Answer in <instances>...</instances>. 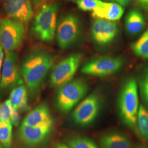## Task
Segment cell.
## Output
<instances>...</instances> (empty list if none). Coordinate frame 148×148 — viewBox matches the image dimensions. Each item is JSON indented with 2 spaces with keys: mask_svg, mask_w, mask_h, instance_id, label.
<instances>
[{
  "mask_svg": "<svg viewBox=\"0 0 148 148\" xmlns=\"http://www.w3.org/2000/svg\"><path fill=\"white\" fill-rule=\"evenodd\" d=\"M101 108V99L93 93L82 101L72 114V117L76 123L82 126L88 125L97 116Z\"/></svg>",
  "mask_w": 148,
  "mask_h": 148,
  "instance_id": "10",
  "label": "cell"
},
{
  "mask_svg": "<svg viewBox=\"0 0 148 148\" xmlns=\"http://www.w3.org/2000/svg\"><path fill=\"white\" fill-rule=\"evenodd\" d=\"M107 1H110L114 3H116L122 6L128 5L132 1V0H104Z\"/></svg>",
  "mask_w": 148,
  "mask_h": 148,
  "instance_id": "27",
  "label": "cell"
},
{
  "mask_svg": "<svg viewBox=\"0 0 148 148\" xmlns=\"http://www.w3.org/2000/svg\"><path fill=\"white\" fill-rule=\"evenodd\" d=\"M13 109L14 107L10 99L0 104V122H11V116Z\"/></svg>",
  "mask_w": 148,
  "mask_h": 148,
  "instance_id": "23",
  "label": "cell"
},
{
  "mask_svg": "<svg viewBox=\"0 0 148 148\" xmlns=\"http://www.w3.org/2000/svg\"><path fill=\"white\" fill-rule=\"evenodd\" d=\"M118 25L115 21L95 19L91 27V35L93 41L100 45L111 42L116 36Z\"/></svg>",
  "mask_w": 148,
  "mask_h": 148,
  "instance_id": "11",
  "label": "cell"
},
{
  "mask_svg": "<svg viewBox=\"0 0 148 148\" xmlns=\"http://www.w3.org/2000/svg\"><path fill=\"white\" fill-rule=\"evenodd\" d=\"M52 127H34L22 123L18 130V137L26 145L35 147L42 143L51 132Z\"/></svg>",
  "mask_w": 148,
  "mask_h": 148,
  "instance_id": "13",
  "label": "cell"
},
{
  "mask_svg": "<svg viewBox=\"0 0 148 148\" xmlns=\"http://www.w3.org/2000/svg\"><path fill=\"white\" fill-rule=\"evenodd\" d=\"M22 123L34 127H52L53 120L48 106L46 104L37 106L25 117Z\"/></svg>",
  "mask_w": 148,
  "mask_h": 148,
  "instance_id": "14",
  "label": "cell"
},
{
  "mask_svg": "<svg viewBox=\"0 0 148 148\" xmlns=\"http://www.w3.org/2000/svg\"><path fill=\"white\" fill-rule=\"evenodd\" d=\"M46 0H32V3L36 8H41L45 3Z\"/></svg>",
  "mask_w": 148,
  "mask_h": 148,
  "instance_id": "28",
  "label": "cell"
},
{
  "mask_svg": "<svg viewBox=\"0 0 148 148\" xmlns=\"http://www.w3.org/2000/svg\"><path fill=\"white\" fill-rule=\"evenodd\" d=\"M80 27L78 18L69 14L60 19L57 25L56 36L59 47L66 49L72 46L77 40Z\"/></svg>",
  "mask_w": 148,
  "mask_h": 148,
  "instance_id": "9",
  "label": "cell"
},
{
  "mask_svg": "<svg viewBox=\"0 0 148 148\" xmlns=\"http://www.w3.org/2000/svg\"><path fill=\"white\" fill-rule=\"evenodd\" d=\"M82 59V54L76 53L61 60L54 68L51 74V86L53 87H60L72 80Z\"/></svg>",
  "mask_w": 148,
  "mask_h": 148,
  "instance_id": "7",
  "label": "cell"
},
{
  "mask_svg": "<svg viewBox=\"0 0 148 148\" xmlns=\"http://www.w3.org/2000/svg\"><path fill=\"white\" fill-rule=\"evenodd\" d=\"M55 148H71L70 147H68L67 145L63 144H58L57 145Z\"/></svg>",
  "mask_w": 148,
  "mask_h": 148,
  "instance_id": "30",
  "label": "cell"
},
{
  "mask_svg": "<svg viewBox=\"0 0 148 148\" xmlns=\"http://www.w3.org/2000/svg\"><path fill=\"white\" fill-rule=\"evenodd\" d=\"M99 144L101 148H132V145L127 136L119 133H111L103 136Z\"/></svg>",
  "mask_w": 148,
  "mask_h": 148,
  "instance_id": "16",
  "label": "cell"
},
{
  "mask_svg": "<svg viewBox=\"0 0 148 148\" xmlns=\"http://www.w3.org/2000/svg\"><path fill=\"white\" fill-rule=\"evenodd\" d=\"M140 87L143 98L148 104V69L146 70L140 81Z\"/></svg>",
  "mask_w": 148,
  "mask_h": 148,
  "instance_id": "25",
  "label": "cell"
},
{
  "mask_svg": "<svg viewBox=\"0 0 148 148\" xmlns=\"http://www.w3.org/2000/svg\"><path fill=\"white\" fill-rule=\"evenodd\" d=\"M53 63L52 54L43 49H34L27 55L21 70L28 93L32 98L38 94Z\"/></svg>",
  "mask_w": 148,
  "mask_h": 148,
  "instance_id": "1",
  "label": "cell"
},
{
  "mask_svg": "<svg viewBox=\"0 0 148 148\" xmlns=\"http://www.w3.org/2000/svg\"><path fill=\"white\" fill-rule=\"evenodd\" d=\"M4 58V53H3V49L2 47V46L0 45V70L1 69L3 60Z\"/></svg>",
  "mask_w": 148,
  "mask_h": 148,
  "instance_id": "29",
  "label": "cell"
},
{
  "mask_svg": "<svg viewBox=\"0 0 148 148\" xmlns=\"http://www.w3.org/2000/svg\"><path fill=\"white\" fill-rule=\"evenodd\" d=\"M12 126L11 122H0V144L5 148H11Z\"/></svg>",
  "mask_w": 148,
  "mask_h": 148,
  "instance_id": "21",
  "label": "cell"
},
{
  "mask_svg": "<svg viewBox=\"0 0 148 148\" xmlns=\"http://www.w3.org/2000/svg\"><path fill=\"white\" fill-rule=\"evenodd\" d=\"M137 122L140 134L143 137L148 140V110L142 105L139 108Z\"/></svg>",
  "mask_w": 148,
  "mask_h": 148,
  "instance_id": "20",
  "label": "cell"
},
{
  "mask_svg": "<svg viewBox=\"0 0 148 148\" xmlns=\"http://www.w3.org/2000/svg\"><path fill=\"white\" fill-rule=\"evenodd\" d=\"M120 115L128 127H134L137 121L139 100L137 84L131 77L127 79L122 88L118 101Z\"/></svg>",
  "mask_w": 148,
  "mask_h": 148,
  "instance_id": "2",
  "label": "cell"
},
{
  "mask_svg": "<svg viewBox=\"0 0 148 148\" xmlns=\"http://www.w3.org/2000/svg\"><path fill=\"white\" fill-rule=\"evenodd\" d=\"M27 92V87L23 85L17 86L11 90L10 99L14 108L22 111L29 109Z\"/></svg>",
  "mask_w": 148,
  "mask_h": 148,
  "instance_id": "18",
  "label": "cell"
},
{
  "mask_svg": "<svg viewBox=\"0 0 148 148\" xmlns=\"http://www.w3.org/2000/svg\"><path fill=\"white\" fill-rule=\"evenodd\" d=\"M142 5L148 7V0H138Z\"/></svg>",
  "mask_w": 148,
  "mask_h": 148,
  "instance_id": "31",
  "label": "cell"
},
{
  "mask_svg": "<svg viewBox=\"0 0 148 148\" xmlns=\"http://www.w3.org/2000/svg\"><path fill=\"white\" fill-rule=\"evenodd\" d=\"M58 5L57 3L45 4L35 16L32 25V32L38 40L44 42L52 41L56 35Z\"/></svg>",
  "mask_w": 148,
  "mask_h": 148,
  "instance_id": "3",
  "label": "cell"
},
{
  "mask_svg": "<svg viewBox=\"0 0 148 148\" xmlns=\"http://www.w3.org/2000/svg\"><path fill=\"white\" fill-rule=\"evenodd\" d=\"M137 148H146L145 147H138Z\"/></svg>",
  "mask_w": 148,
  "mask_h": 148,
  "instance_id": "33",
  "label": "cell"
},
{
  "mask_svg": "<svg viewBox=\"0 0 148 148\" xmlns=\"http://www.w3.org/2000/svg\"><path fill=\"white\" fill-rule=\"evenodd\" d=\"M23 82L18 54L15 51L5 53L0 85L1 95H4L16 87L23 85Z\"/></svg>",
  "mask_w": 148,
  "mask_h": 148,
  "instance_id": "6",
  "label": "cell"
},
{
  "mask_svg": "<svg viewBox=\"0 0 148 148\" xmlns=\"http://www.w3.org/2000/svg\"><path fill=\"white\" fill-rule=\"evenodd\" d=\"M0 79H1V72H0Z\"/></svg>",
  "mask_w": 148,
  "mask_h": 148,
  "instance_id": "34",
  "label": "cell"
},
{
  "mask_svg": "<svg viewBox=\"0 0 148 148\" xmlns=\"http://www.w3.org/2000/svg\"><path fill=\"white\" fill-rule=\"evenodd\" d=\"M92 12V16L95 19L115 21L121 18L124 9L121 5L116 3L102 2L100 5Z\"/></svg>",
  "mask_w": 148,
  "mask_h": 148,
  "instance_id": "15",
  "label": "cell"
},
{
  "mask_svg": "<svg viewBox=\"0 0 148 148\" xmlns=\"http://www.w3.org/2000/svg\"><path fill=\"white\" fill-rule=\"evenodd\" d=\"M145 20L142 13L137 9H132L128 12L125 18V27L127 32L137 35L145 27Z\"/></svg>",
  "mask_w": 148,
  "mask_h": 148,
  "instance_id": "17",
  "label": "cell"
},
{
  "mask_svg": "<svg viewBox=\"0 0 148 148\" xmlns=\"http://www.w3.org/2000/svg\"><path fill=\"white\" fill-rule=\"evenodd\" d=\"M3 10L7 17L28 24L34 16L30 0H4Z\"/></svg>",
  "mask_w": 148,
  "mask_h": 148,
  "instance_id": "12",
  "label": "cell"
},
{
  "mask_svg": "<svg viewBox=\"0 0 148 148\" xmlns=\"http://www.w3.org/2000/svg\"><path fill=\"white\" fill-rule=\"evenodd\" d=\"M68 145L71 148H98L95 143L87 138H72L67 142Z\"/></svg>",
  "mask_w": 148,
  "mask_h": 148,
  "instance_id": "22",
  "label": "cell"
},
{
  "mask_svg": "<svg viewBox=\"0 0 148 148\" xmlns=\"http://www.w3.org/2000/svg\"><path fill=\"white\" fill-rule=\"evenodd\" d=\"M78 8L83 11H93L101 5V0H76Z\"/></svg>",
  "mask_w": 148,
  "mask_h": 148,
  "instance_id": "24",
  "label": "cell"
},
{
  "mask_svg": "<svg viewBox=\"0 0 148 148\" xmlns=\"http://www.w3.org/2000/svg\"><path fill=\"white\" fill-rule=\"evenodd\" d=\"M19 110L14 108L11 116V120L12 124V125L16 127L19 125L21 121V115Z\"/></svg>",
  "mask_w": 148,
  "mask_h": 148,
  "instance_id": "26",
  "label": "cell"
},
{
  "mask_svg": "<svg viewBox=\"0 0 148 148\" xmlns=\"http://www.w3.org/2000/svg\"><path fill=\"white\" fill-rule=\"evenodd\" d=\"M0 148H5L1 144H0Z\"/></svg>",
  "mask_w": 148,
  "mask_h": 148,
  "instance_id": "32",
  "label": "cell"
},
{
  "mask_svg": "<svg viewBox=\"0 0 148 148\" xmlns=\"http://www.w3.org/2000/svg\"><path fill=\"white\" fill-rule=\"evenodd\" d=\"M123 64V60L120 57L101 56L85 63L81 71L83 74L103 77L114 74Z\"/></svg>",
  "mask_w": 148,
  "mask_h": 148,
  "instance_id": "8",
  "label": "cell"
},
{
  "mask_svg": "<svg viewBox=\"0 0 148 148\" xmlns=\"http://www.w3.org/2000/svg\"><path fill=\"white\" fill-rule=\"evenodd\" d=\"M24 33L23 22L9 17L0 20V45L5 53L15 51L21 47Z\"/></svg>",
  "mask_w": 148,
  "mask_h": 148,
  "instance_id": "5",
  "label": "cell"
},
{
  "mask_svg": "<svg viewBox=\"0 0 148 148\" xmlns=\"http://www.w3.org/2000/svg\"><path fill=\"white\" fill-rule=\"evenodd\" d=\"M133 52L138 56L148 59V28L132 46Z\"/></svg>",
  "mask_w": 148,
  "mask_h": 148,
  "instance_id": "19",
  "label": "cell"
},
{
  "mask_svg": "<svg viewBox=\"0 0 148 148\" xmlns=\"http://www.w3.org/2000/svg\"><path fill=\"white\" fill-rule=\"evenodd\" d=\"M88 85L84 79H72L59 87L56 97V105L63 112L70 111L87 94Z\"/></svg>",
  "mask_w": 148,
  "mask_h": 148,
  "instance_id": "4",
  "label": "cell"
}]
</instances>
